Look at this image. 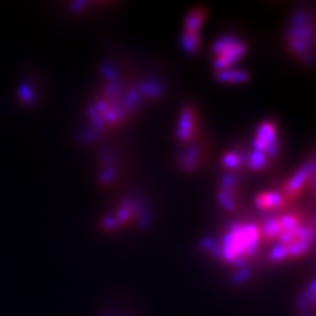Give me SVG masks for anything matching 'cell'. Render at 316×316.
Wrapping results in <instances>:
<instances>
[{"label":"cell","mask_w":316,"mask_h":316,"mask_svg":"<svg viewBox=\"0 0 316 316\" xmlns=\"http://www.w3.org/2000/svg\"><path fill=\"white\" fill-rule=\"evenodd\" d=\"M258 241V231L253 224H233L223 237V244L213 243L211 252L229 262H241L253 254Z\"/></svg>","instance_id":"1"},{"label":"cell","mask_w":316,"mask_h":316,"mask_svg":"<svg viewBox=\"0 0 316 316\" xmlns=\"http://www.w3.org/2000/svg\"><path fill=\"white\" fill-rule=\"evenodd\" d=\"M314 22L313 17L305 9L295 11L287 28V42L294 53L305 61L311 62L314 50Z\"/></svg>","instance_id":"2"},{"label":"cell","mask_w":316,"mask_h":316,"mask_svg":"<svg viewBox=\"0 0 316 316\" xmlns=\"http://www.w3.org/2000/svg\"><path fill=\"white\" fill-rule=\"evenodd\" d=\"M211 50L213 53V66L217 71L225 70L243 57L246 45L237 37L224 34L213 42Z\"/></svg>","instance_id":"3"},{"label":"cell","mask_w":316,"mask_h":316,"mask_svg":"<svg viewBox=\"0 0 316 316\" xmlns=\"http://www.w3.org/2000/svg\"><path fill=\"white\" fill-rule=\"evenodd\" d=\"M254 151L261 152L269 158L276 157L280 149V141L277 135V125L274 122L266 120L258 125L253 139Z\"/></svg>","instance_id":"4"},{"label":"cell","mask_w":316,"mask_h":316,"mask_svg":"<svg viewBox=\"0 0 316 316\" xmlns=\"http://www.w3.org/2000/svg\"><path fill=\"white\" fill-rule=\"evenodd\" d=\"M195 111L191 106L183 107L180 111L179 123L176 127V139L179 141L191 140L195 133V125H196V118Z\"/></svg>","instance_id":"5"},{"label":"cell","mask_w":316,"mask_h":316,"mask_svg":"<svg viewBox=\"0 0 316 316\" xmlns=\"http://www.w3.org/2000/svg\"><path fill=\"white\" fill-rule=\"evenodd\" d=\"M235 190H236V179L235 176L225 175L221 179V187L217 194V199L221 203V206L225 210H233L235 208Z\"/></svg>","instance_id":"6"},{"label":"cell","mask_w":316,"mask_h":316,"mask_svg":"<svg viewBox=\"0 0 316 316\" xmlns=\"http://www.w3.org/2000/svg\"><path fill=\"white\" fill-rule=\"evenodd\" d=\"M204 17H206V9L203 7L192 8L191 11H188V13L184 17L183 34L199 36V29L204 21Z\"/></svg>","instance_id":"7"},{"label":"cell","mask_w":316,"mask_h":316,"mask_svg":"<svg viewBox=\"0 0 316 316\" xmlns=\"http://www.w3.org/2000/svg\"><path fill=\"white\" fill-rule=\"evenodd\" d=\"M314 171V161H311L310 163L305 165L302 169L298 170V173L295 174L290 180L289 183L286 184V194L290 195V196H294V195L298 194L299 191L303 187V184L307 180L310 175H313Z\"/></svg>","instance_id":"8"},{"label":"cell","mask_w":316,"mask_h":316,"mask_svg":"<svg viewBox=\"0 0 316 316\" xmlns=\"http://www.w3.org/2000/svg\"><path fill=\"white\" fill-rule=\"evenodd\" d=\"M285 203V198L280 192L264 191L256 196V206L261 210H277Z\"/></svg>","instance_id":"9"},{"label":"cell","mask_w":316,"mask_h":316,"mask_svg":"<svg viewBox=\"0 0 316 316\" xmlns=\"http://www.w3.org/2000/svg\"><path fill=\"white\" fill-rule=\"evenodd\" d=\"M216 75L221 81L237 83V82L246 81L248 77H249V73L245 70H231V69H225V70L216 71Z\"/></svg>","instance_id":"10"},{"label":"cell","mask_w":316,"mask_h":316,"mask_svg":"<svg viewBox=\"0 0 316 316\" xmlns=\"http://www.w3.org/2000/svg\"><path fill=\"white\" fill-rule=\"evenodd\" d=\"M199 157H200V153H199L198 147H190L187 149V152L184 153V156L182 157V162H180V166L186 170L194 169L195 166L198 165Z\"/></svg>","instance_id":"11"},{"label":"cell","mask_w":316,"mask_h":316,"mask_svg":"<svg viewBox=\"0 0 316 316\" xmlns=\"http://www.w3.org/2000/svg\"><path fill=\"white\" fill-rule=\"evenodd\" d=\"M270 158L266 155L261 153V152L253 151L250 153L249 158H248V165L252 170H260L264 169L265 166L268 165V162Z\"/></svg>","instance_id":"12"},{"label":"cell","mask_w":316,"mask_h":316,"mask_svg":"<svg viewBox=\"0 0 316 316\" xmlns=\"http://www.w3.org/2000/svg\"><path fill=\"white\" fill-rule=\"evenodd\" d=\"M221 163L224 167H228V169H237L243 163V158L236 152H228V153H225L223 159H221Z\"/></svg>","instance_id":"13"},{"label":"cell","mask_w":316,"mask_h":316,"mask_svg":"<svg viewBox=\"0 0 316 316\" xmlns=\"http://www.w3.org/2000/svg\"><path fill=\"white\" fill-rule=\"evenodd\" d=\"M20 95H21V99L24 102H32V99H33V91L25 85H22L20 88Z\"/></svg>","instance_id":"14"},{"label":"cell","mask_w":316,"mask_h":316,"mask_svg":"<svg viewBox=\"0 0 316 316\" xmlns=\"http://www.w3.org/2000/svg\"><path fill=\"white\" fill-rule=\"evenodd\" d=\"M114 176H115V170L114 169H111V167H107V169H104L102 173H100V180L102 182H104V183H108L110 180L114 179Z\"/></svg>","instance_id":"15"}]
</instances>
